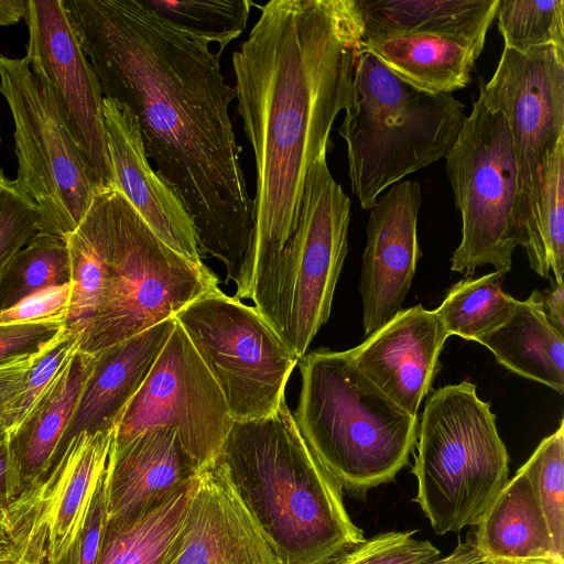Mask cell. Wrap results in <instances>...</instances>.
<instances>
[{
  "label": "cell",
  "mask_w": 564,
  "mask_h": 564,
  "mask_svg": "<svg viewBox=\"0 0 564 564\" xmlns=\"http://www.w3.org/2000/svg\"><path fill=\"white\" fill-rule=\"evenodd\" d=\"M63 3L104 98L135 118L149 160L193 220L202 256L223 263L236 299H251L253 202L220 55L144 0Z\"/></svg>",
  "instance_id": "6da1fadb"
},
{
  "label": "cell",
  "mask_w": 564,
  "mask_h": 564,
  "mask_svg": "<svg viewBox=\"0 0 564 564\" xmlns=\"http://www.w3.org/2000/svg\"><path fill=\"white\" fill-rule=\"evenodd\" d=\"M362 40L357 0H271L231 55L237 111L256 167L251 300L268 323L307 174L327 155L333 124L349 105Z\"/></svg>",
  "instance_id": "7a4b0ae2"
},
{
  "label": "cell",
  "mask_w": 564,
  "mask_h": 564,
  "mask_svg": "<svg viewBox=\"0 0 564 564\" xmlns=\"http://www.w3.org/2000/svg\"><path fill=\"white\" fill-rule=\"evenodd\" d=\"M280 564H328L366 538L343 488L303 438L285 399L252 421H234L214 460Z\"/></svg>",
  "instance_id": "3957f363"
},
{
  "label": "cell",
  "mask_w": 564,
  "mask_h": 564,
  "mask_svg": "<svg viewBox=\"0 0 564 564\" xmlns=\"http://www.w3.org/2000/svg\"><path fill=\"white\" fill-rule=\"evenodd\" d=\"M296 425L343 490L365 496L393 481L417 440V416L369 380L347 351L304 355Z\"/></svg>",
  "instance_id": "277c9868"
},
{
  "label": "cell",
  "mask_w": 564,
  "mask_h": 564,
  "mask_svg": "<svg viewBox=\"0 0 564 564\" xmlns=\"http://www.w3.org/2000/svg\"><path fill=\"white\" fill-rule=\"evenodd\" d=\"M91 216L102 260L96 311L79 341L95 355L172 318L220 290L217 276L166 246L117 188L99 192Z\"/></svg>",
  "instance_id": "5b68a950"
},
{
  "label": "cell",
  "mask_w": 564,
  "mask_h": 564,
  "mask_svg": "<svg viewBox=\"0 0 564 564\" xmlns=\"http://www.w3.org/2000/svg\"><path fill=\"white\" fill-rule=\"evenodd\" d=\"M464 119V105L452 94L417 90L361 48L338 128L360 207L369 210L390 186L445 159Z\"/></svg>",
  "instance_id": "8992f818"
},
{
  "label": "cell",
  "mask_w": 564,
  "mask_h": 564,
  "mask_svg": "<svg viewBox=\"0 0 564 564\" xmlns=\"http://www.w3.org/2000/svg\"><path fill=\"white\" fill-rule=\"evenodd\" d=\"M414 499L436 534L475 527L509 480V455L490 403L468 381L427 398L417 427Z\"/></svg>",
  "instance_id": "52a82bcc"
},
{
  "label": "cell",
  "mask_w": 564,
  "mask_h": 564,
  "mask_svg": "<svg viewBox=\"0 0 564 564\" xmlns=\"http://www.w3.org/2000/svg\"><path fill=\"white\" fill-rule=\"evenodd\" d=\"M0 93L14 122V182L36 204L41 231L67 238L104 189L47 87L24 58L0 54Z\"/></svg>",
  "instance_id": "ba28073f"
},
{
  "label": "cell",
  "mask_w": 564,
  "mask_h": 564,
  "mask_svg": "<svg viewBox=\"0 0 564 564\" xmlns=\"http://www.w3.org/2000/svg\"><path fill=\"white\" fill-rule=\"evenodd\" d=\"M445 159L462 216V241L451 258V269L467 275L490 264L506 274L519 243L514 224L518 171L503 112L478 97Z\"/></svg>",
  "instance_id": "9c48e42d"
},
{
  "label": "cell",
  "mask_w": 564,
  "mask_h": 564,
  "mask_svg": "<svg viewBox=\"0 0 564 564\" xmlns=\"http://www.w3.org/2000/svg\"><path fill=\"white\" fill-rule=\"evenodd\" d=\"M327 155L312 165L296 227L278 264L272 328L301 360L327 322L348 250L350 198Z\"/></svg>",
  "instance_id": "30bf717a"
},
{
  "label": "cell",
  "mask_w": 564,
  "mask_h": 564,
  "mask_svg": "<svg viewBox=\"0 0 564 564\" xmlns=\"http://www.w3.org/2000/svg\"><path fill=\"white\" fill-rule=\"evenodd\" d=\"M174 318L220 389L234 421L258 420L278 410L299 359L254 306L218 290Z\"/></svg>",
  "instance_id": "8fae6325"
},
{
  "label": "cell",
  "mask_w": 564,
  "mask_h": 564,
  "mask_svg": "<svg viewBox=\"0 0 564 564\" xmlns=\"http://www.w3.org/2000/svg\"><path fill=\"white\" fill-rule=\"evenodd\" d=\"M478 97L508 121L518 171L516 232L525 249L543 167L564 138V50L543 46L522 53L505 46L489 82L480 80Z\"/></svg>",
  "instance_id": "7c38bea8"
},
{
  "label": "cell",
  "mask_w": 564,
  "mask_h": 564,
  "mask_svg": "<svg viewBox=\"0 0 564 564\" xmlns=\"http://www.w3.org/2000/svg\"><path fill=\"white\" fill-rule=\"evenodd\" d=\"M224 395L176 322L111 442L124 446L148 429L172 427L200 471L217 457L232 426Z\"/></svg>",
  "instance_id": "4fadbf2b"
},
{
  "label": "cell",
  "mask_w": 564,
  "mask_h": 564,
  "mask_svg": "<svg viewBox=\"0 0 564 564\" xmlns=\"http://www.w3.org/2000/svg\"><path fill=\"white\" fill-rule=\"evenodd\" d=\"M113 431L75 437L6 508L4 530L15 563L59 564L72 552L106 475Z\"/></svg>",
  "instance_id": "5bb4252c"
},
{
  "label": "cell",
  "mask_w": 564,
  "mask_h": 564,
  "mask_svg": "<svg viewBox=\"0 0 564 564\" xmlns=\"http://www.w3.org/2000/svg\"><path fill=\"white\" fill-rule=\"evenodd\" d=\"M24 61L47 87L104 191L116 188L98 78L72 28L63 0H28Z\"/></svg>",
  "instance_id": "9a60e30c"
},
{
  "label": "cell",
  "mask_w": 564,
  "mask_h": 564,
  "mask_svg": "<svg viewBox=\"0 0 564 564\" xmlns=\"http://www.w3.org/2000/svg\"><path fill=\"white\" fill-rule=\"evenodd\" d=\"M421 205L419 182L403 180L386 189L369 209L359 284L367 336L402 310L422 256L417 240Z\"/></svg>",
  "instance_id": "2e32d148"
},
{
  "label": "cell",
  "mask_w": 564,
  "mask_h": 564,
  "mask_svg": "<svg viewBox=\"0 0 564 564\" xmlns=\"http://www.w3.org/2000/svg\"><path fill=\"white\" fill-rule=\"evenodd\" d=\"M163 564H280L226 474L199 471L181 530Z\"/></svg>",
  "instance_id": "e0dca14e"
},
{
  "label": "cell",
  "mask_w": 564,
  "mask_h": 564,
  "mask_svg": "<svg viewBox=\"0 0 564 564\" xmlns=\"http://www.w3.org/2000/svg\"><path fill=\"white\" fill-rule=\"evenodd\" d=\"M448 334L435 311L400 310L358 346L346 350L358 369L406 413L417 416L442 368Z\"/></svg>",
  "instance_id": "ac0fdd59"
},
{
  "label": "cell",
  "mask_w": 564,
  "mask_h": 564,
  "mask_svg": "<svg viewBox=\"0 0 564 564\" xmlns=\"http://www.w3.org/2000/svg\"><path fill=\"white\" fill-rule=\"evenodd\" d=\"M102 116L116 188L166 246L193 262H203L193 220L151 165L131 111L104 98Z\"/></svg>",
  "instance_id": "d6986e66"
},
{
  "label": "cell",
  "mask_w": 564,
  "mask_h": 564,
  "mask_svg": "<svg viewBox=\"0 0 564 564\" xmlns=\"http://www.w3.org/2000/svg\"><path fill=\"white\" fill-rule=\"evenodd\" d=\"M199 474L172 427L148 429L120 448L106 469L107 519L134 520Z\"/></svg>",
  "instance_id": "ffe728a7"
},
{
  "label": "cell",
  "mask_w": 564,
  "mask_h": 564,
  "mask_svg": "<svg viewBox=\"0 0 564 564\" xmlns=\"http://www.w3.org/2000/svg\"><path fill=\"white\" fill-rule=\"evenodd\" d=\"M175 324L174 317L165 319L94 355L91 370L52 465L59 459L69 443L82 433L95 434L116 429L129 402L148 377Z\"/></svg>",
  "instance_id": "44dd1931"
},
{
  "label": "cell",
  "mask_w": 564,
  "mask_h": 564,
  "mask_svg": "<svg viewBox=\"0 0 564 564\" xmlns=\"http://www.w3.org/2000/svg\"><path fill=\"white\" fill-rule=\"evenodd\" d=\"M93 362L94 355L78 348L26 415L8 432L18 496L52 466Z\"/></svg>",
  "instance_id": "7402d4cb"
},
{
  "label": "cell",
  "mask_w": 564,
  "mask_h": 564,
  "mask_svg": "<svg viewBox=\"0 0 564 564\" xmlns=\"http://www.w3.org/2000/svg\"><path fill=\"white\" fill-rule=\"evenodd\" d=\"M475 527L476 549L495 564L530 561L564 564L523 466L509 478Z\"/></svg>",
  "instance_id": "603a6c76"
},
{
  "label": "cell",
  "mask_w": 564,
  "mask_h": 564,
  "mask_svg": "<svg viewBox=\"0 0 564 564\" xmlns=\"http://www.w3.org/2000/svg\"><path fill=\"white\" fill-rule=\"evenodd\" d=\"M361 48L405 84L430 94L465 88L482 52L462 40L425 33L366 36Z\"/></svg>",
  "instance_id": "cb8c5ba5"
},
{
  "label": "cell",
  "mask_w": 564,
  "mask_h": 564,
  "mask_svg": "<svg viewBox=\"0 0 564 564\" xmlns=\"http://www.w3.org/2000/svg\"><path fill=\"white\" fill-rule=\"evenodd\" d=\"M364 37L425 33L465 41L484 50L500 0H357Z\"/></svg>",
  "instance_id": "d4e9b609"
},
{
  "label": "cell",
  "mask_w": 564,
  "mask_h": 564,
  "mask_svg": "<svg viewBox=\"0 0 564 564\" xmlns=\"http://www.w3.org/2000/svg\"><path fill=\"white\" fill-rule=\"evenodd\" d=\"M478 343L510 371L564 392V334L549 321L541 291L517 300L512 315Z\"/></svg>",
  "instance_id": "484cf974"
},
{
  "label": "cell",
  "mask_w": 564,
  "mask_h": 564,
  "mask_svg": "<svg viewBox=\"0 0 564 564\" xmlns=\"http://www.w3.org/2000/svg\"><path fill=\"white\" fill-rule=\"evenodd\" d=\"M198 475L134 520L107 519L96 564H163L183 524Z\"/></svg>",
  "instance_id": "4316f807"
},
{
  "label": "cell",
  "mask_w": 564,
  "mask_h": 564,
  "mask_svg": "<svg viewBox=\"0 0 564 564\" xmlns=\"http://www.w3.org/2000/svg\"><path fill=\"white\" fill-rule=\"evenodd\" d=\"M503 278L498 271L466 276L448 290L435 310L448 336L479 341L512 315L517 300L503 291Z\"/></svg>",
  "instance_id": "83f0119b"
},
{
  "label": "cell",
  "mask_w": 564,
  "mask_h": 564,
  "mask_svg": "<svg viewBox=\"0 0 564 564\" xmlns=\"http://www.w3.org/2000/svg\"><path fill=\"white\" fill-rule=\"evenodd\" d=\"M530 268L542 278L563 282L564 138L550 154L541 175L533 234L524 249Z\"/></svg>",
  "instance_id": "f1b7e54d"
},
{
  "label": "cell",
  "mask_w": 564,
  "mask_h": 564,
  "mask_svg": "<svg viewBox=\"0 0 564 564\" xmlns=\"http://www.w3.org/2000/svg\"><path fill=\"white\" fill-rule=\"evenodd\" d=\"M72 282L70 258L64 237L40 231L0 272V310L48 288Z\"/></svg>",
  "instance_id": "f546056e"
},
{
  "label": "cell",
  "mask_w": 564,
  "mask_h": 564,
  "mask_svg": "<svg viewBox=\"0 0 564 564\" xmlns=\"http://www.w3.org/2000/svg\"><path fill=\"white\" fill-rule=\"evenodd\" d=\"M170 22L218 46L217 53L245 31L254 3L249 0H144Z\"/></svg>",
  "instance_id": "4dcf8cb0"
},
{
  "label": "cell",
  "mask_w": 564,
  "mask_h": 564,
  "mask_svg": "<svg viewBox=\"0 0 564 564\" xmlns=\"http://www.w3.org/2000/svg\"><path fill=\"white\" fill-rule=\"evenodd\" d=\"M496 18L506 47L564 50V0H500Z\"/></svg>",
  "instance_id": "1f68e13d"
},
{
  "label": "cell",
  "mask_w": 564,
  "mask_h": 564,
  "mask_svg": "<svg viewBox=\"0 0 564 564\" xmlns=\"http://www.w3.org/2000/svg\"><path fill=\"white\" fill-rule=\"evenodd\" d=\"M525 469L556 552L564 557V421L522 465Z\"/></svg>",
  "instance_id": "d6a6232c"
},
{
  "label": "cell",
  "mask_w": 564,
  "mask_h": 564,
  "mask_svg": "<svg viewBox=\"0 0 564 564\" xmlns=\"http://www.w3.org/2000/svg\"><path fill=\"white\" fill-rule=\"evenodd\" d=\"M66 240L73 282L66 326L83 335L96 311L104 273L94 223L88 212Z\"/></svg>",
  "instance_id": "836d02e7"
},
{
  "label": "cell",
  "mask_w": 564,
  "mask_h": 564,
  "mask_svg": "<svg viewBox=\"0 0 564 564\" xmlns=\"http://www.w3.org/2000/svg\"><path fill=\"white\" fill-rule=\"evenodd\" d=\"M416 531H388L365 539L328 564H431L441 551Z\"/></svg>",
  "instance_id": "e575fe53"
},
{
  "label": "cell",
  "mask_w": 564,
  "mask_h": 564,
  "mask_svg": "<svg viewBox=\"0 0 564 564\" xmlns=\"http://www.w3.org/2000/svg\"><path fill=\"white\" fill-rule=\"evenodd\" d=\"M82 333L65 326L34 355L23 388L10 413V430L31 410L61 369L79 348Z\"/></svg>",
  "instance_id": "d590c367"
},
{
  "label": "cell",
  "mask_w": 564,
  "mask_h": 564,
  "mask_svg": "<svg viewBox=\"0 0 564 564\" xmlns=\"http://www.w3.org/2000/svg\"><path fill=\"white\" fill-rule=\"evenodd\" d=\"M41 231L36 204L0 169V272Z\"/></svg>",
  "instance_id": "8d00e7d4"
},
{
  "label": "cell",
  "mask_w": 564,
  "mask_h": 564,
  "mask_svg": "<svg viewBox=\"0 0 564 564\" xmlns=\"http://www.w3.org/2000/svg\"><path fill=\"white\" fill-rule=\"evenodd\" d=\"M65 326L63 317L0 324V365L37 354Z\"/></svg>",
  "instance_id": "74e56055"
},
{
  "label": "cell",
  "mask_w": 564,
  "mask_h": 564,
  "mask_svg": "<svg viewBox=\"0 0 564 564\" xmlns=\"http://www.w3.org/2000/svg\"><path fill=\"white\" fill-rule=\"evenodd\" d=\"M73 282L39 291L13 306L0 310V324L66 318Z\"/></svg>",
  "instance_id": "f35d334b"
},
{
  "label": "cell",
  "mask_w": 564,
  "mask_h": 564,
  "mask_svg": "<svg viewBox=\"0 0 564 564\" xmlns=\"http://www.w3.org/2000/svg\"><path fill=\"white\" fill-rule=\"evenodd\" d=\"M107 523L106 475L94 496L84 528L72 552L59 564H96Z\"/></svg>",
  "instance_id": "ab89813d"
},
{
  "label": "cell",
  "mask_w": 564,
  "mask_h": 564,
  "mask_svg": "<svg viewBox=\"0 0 564 564\" xmlns=\"http://www.w3.org/2000/svg\"><path fill=\"white\" fill-rule=\"evenodd\" d=\"M34 355L0 365V435L10 431V413L19 397Z\"/></svg>",
  "instance_id": "60d3db41"
},
{
  "label": "cell",
  "mask_w": 564,
  "mask_h": 564,
  "mask_svg": "<svg viewBox=\"0 0 564 564\" xmlns=\"http://www.w3.org/2000/svg\"><path fill=\"white\" fill-rule=\"evenodd\" d=\"M8 434L0 435V505L7 508L18 496Z\"/></svg>",
  "instance_id": "b9f144b4"
},
{
  "label": "cell",
  "mask_w": 564,
  "mask_h": 564,
  "mask_svg": "<svg viewBox=\"0 0 564 564\" xmlns=\"http://www.w3.org/2000/svg\"><path fill=\"white\" fill-rule=\"evenodd\" d=\"M543 307L549 321L564 334V285L551 279L549 289L541 291Z\"/></svg>",
  "instance_id": "7bdbcfd3"
},
{
  "label": "cell",
  "mask_w": 564,
  "mask_h": 564,
  "mask_svg": "<svg viewBox=\"0 0 564 564\" xmlns=\"http://www.w3.org/2000/svg\"><path fill=\"white\" fill-rule=\"evenodd\" d=\"M431 564H495L484 557L476 549L473 540L459 542L446 556H441Z\"/></svg>",
  "instance_id": "ee69618b"
},
{
  "label": "cell",
  "mask_w": 564,
  "mask_h": 564,
  "mask_svg": "<svg viewBox=\"0 0 564 564\" xmlns=\"http://www.w3.org/2000/svg\"><path fill=\"white\" fill-rule=\"evenodd\" d=\"M26 1H0V26L13 25L18 23L21 19H24L26 11Z\"/></svg>",
  "instance_id": "f6af8a7d"
},
{
  "label": "cell",
  "mask_w": 564,
  "mask_h": 564,
  "mask_svg": "<svg viewBox=\"0 0 564 564\" xmlns=\"http://www.w3.org/2000/svg\"><path fill=\"white\" fill-rule=\"evenodd\" d=\"M6 508L0 505V549L10 551V545L4 530Z\"/></svg>",
  "instance_id": "bcb514c9"
},
{
  "label": "cell",
  "mask_w": 564,
  "mask_h": 564,
  "mask_svg": "<svg viewBox=\"0 0 564 564\" xmlns=\"http://www.w3.org/2000/svg\"><path fill=\"white\" fill-rule=\"evenodd\" d=\"M8 561H14L11 552L6 549H0V563Z\"/></svg>",
  "instance_id": "7dc6e473"
},
{
  "label": "cell",
  "mask_w": 564,
  "mask_h": 564,
  "mask_svg": "<svg viewBox=\"0 0 564 564\" xmlns=\"http://www.w3.org/2000/svg\"><path fill=\"white\" fill-rule=\"evenodd\" d=\"M513 564H556V563L544 562V561H530V562H521V563H513Z\"/></svg>",
  "instance_id": "c3c4849f"
},
{
  "label": "cell",
  "mask_w": 564,
  "mask_h": 564,
  "mask_svg": "<svg viewBox=\"0 0 564 564\" xmlns=\"http://www.w3.org/2000/svg\"><path fill=\"white\" fill-rule=\"evenodd\" d=\"M0 564H18V563H15L14 561H8V562H2Z\"/></svg>",
  "instance_id": "681fc988"
},
{
  "label": "cell",
  "mask_w": 564,
  "mask_h": 564,
  "mask_svg": "<svg viewBox=\"0 0 564 564\" xmlns=\"http://www.w3.org/2000/svg\"><path fill=\"white\" fill-rule=\"evenodd\" d=\"M0 141H1V137H0Z\"/></svg>",
  "instance_id": "f907efd6"
}]
</instances>
